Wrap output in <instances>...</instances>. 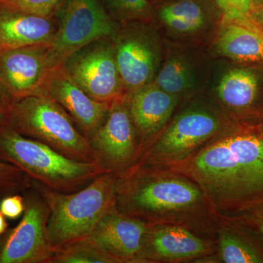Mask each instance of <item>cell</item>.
<instances>
[{"mask_svg": "<svg viewBox=\"0 0 263 263\" xmlns=\"http://www.w3.org/2000/svg\"><path fill=\"white\" fill-rule=\"evenodd\" d=\"M89 141L95 162L106 173L119 176L137 163L139 142L126 95L111 102L105 122Z\"/></svg>", "mask_w": 263, "mask_h": 263, "instance_id": "cell-13", "label": "cell"}, {"mask_svg": "<svg viewBox=\"0 0 263 263\" xmlns=\"http://www.w3.org/2000/svg\"><path fill=\"white\" fill-rule=\"evenodd\" d=\"M0 161L16 166L32 179L62 193L79 191L106 173L96 162L68 158L22 136L8 124L0 127Z\"/></svg>", "mask_w": 263, "mask_h": 263, "instance_id": "cell-4", "label": "cell"}, {"mask_svg": "<svg viewBox=\"0 0 263 263\" xmlns=\"http://www.w3.org/2000/svg\"><path fill=\"white\" fill-rule=\"evenodd\" d=\"M216 237L190 227L151 224L143 240L142 263L217 262Z\"/></svg>", "mask_w": 263, "mask_h": 263, "instance_id": "cell-14", "label": "cell"}, {"mask_svg": "<svg viewBox=\"0 0 263 263\" xmlns=\"http://www.w3.org/2000/svg\"><path fill=\"white\" fill-rule=\"evenodd\" d=\"M8 229V223L7 218L0 212V237L2 236Z\"/></svg>", "mask_w": 263, "mask_h": 263, "instance_id": "cell-32", "label": "cell"}, {"mask_svg": "<svg viewBox=\"0 0 263 263\" xmlns=\"http://www.w3.org/2000/svg\"><path fill=\"white\" fill-rule=\"evenodd\" d=\"M216 219L217 262H263V249L247 232L228 219Z\"/></svg>", "mask_w": 263, "mask_h": 263, "instance_id": "cell-22", "label": "cell"}, {"mask_svg": "<svg viewBox=\"0 0 263 263\" xmlns=\"http://www.w3.org/2000/svg\"><path fill=\"white\" fill-rule=\"evenodd\" d=\"M50 263H118L89 237L55 250Z\"/></svg>", "mask_w": 263, "mask_h": 263, "instance_id": "cell-23", "label": "cell"}, {"mask_svg": "<svg viewBox=\"0 0 263 263\" xmlns=\"http://www.w3.org/2000/svg\"><path fill=\"white\" fill-rule=\"evenodd\" d=\"M204 94L232 122L257 127L263 121V65L221 62L211 71Z\"/></svg>", "mask_w": 263, "mask_h": 263, "instance_id": "cell-7", "label": "cell"}, {"mask_svg": "<svg viewBox=\"0 0 263 263\" xmlns=\"http://www.w3.org/2000/svg\"><path fill=\"white\" fill-rule=\"evenodd\" d=\"M150 226L124 215L114 205L88 237L118 263H142L143 240Z\"/></svg>", "mask_w": 263, "mask_h": 263, "instance_id": "cell-18", "label": "cell"}, {"mask_svg": "<svg viewBox=\"0 0 263 263\" xmlns=\"http://www.w3.org/2000/svg\"><path fill=\"white\" fill-rule=\"evenodd\" d=\"M165 167L195 181L216 217L263 209V136L257 127L230 124L188 158Z\"/></svg>", "mask_w": 263, "mask_h": 263, "instance_id": "cell-1", "label": "cell"}, {"mask_svg": "<svg viewBox=\"0 0 263 263\" xmlns=\"http://www.w3.org/2000/svg\"><path fill=\"white\" fill-rule=\"evenodd\" d=\"M62 0H0V6L46 17H54Z\"/></svg>", "mask_w": 263, "mask_h": 263, "instance_id": "cell-26", "label": "cell"}, {"mask_svg": "<svg viewBox=\"0 0 263 263\" xmlns=\"http://www.w3.org/2000/svg\"><path fill=\"white\" fill-rule=\"evenodd\" d=\"M222 13L223 18L240 22H251L249 0H213Z\"/></svg>", "mask_w": 263, "mask_h": 263, "instance_id": "cell-28", "label": "cell"}, {"mask_svg": "<svg viewBox=\"0 0 263 263\" xmlns=\"http://www.w3.org/2000/svg\"><path fill=\"white\" fill-rule=\"evenodd\" d=\"M33 181L22 169L0 161V200L9 195L23 194L32 187Z\"/></svg>", "mask_w": 263, "mask_h": 263, "instance_id": "cell-25", "label": "cell"}, {"mask_svg": "<svg viewBox=\"0 0 263 263\" xmlns=\"http://www.w3.org/2000/svg\"><path fill=\"white\" fill-rule=\"evenodd\" d=\"M233 221L242 228L263 249V209L231 218H223Z\"/></svg>", "mask_w": 263, "mask_h": 263, "instance_id": "cell-27", "label": "cell"}, {"mask_svg": "<svg viewBox=\"0 0 263 263\" xmlns=\"http://www.w3.org/2000/svg\"><path fill=\"white\" fill-rule=\"evenodd\" d=\"M7 124L22 136L41 142L68 158L95 162L89 138L64 108L46 95L12 100Z\"/></svg>", "mask_w": 263, "mask_h": 263, "instance_id": "cell-6", "label": "cell"}, {"mask_svg": "<svg viewBox=\"0 0 263 263\" xmlns=\"http://www.w3.org/2000/svg\"><path fill=\"white\" fill-rule=\"evenodd\" d=\"M252 8L263 7V0H249Z\"/></svg>", "mask_w": 263, "mask_h": 263, "instance_id": "cell-33", "label": "cell"}, {"mask_svg": "<svg viewBox=\"0 0 263 263\" xmlns=\"http://www.w3.org/2000/svg\"><path fill=\"white\" fill-rule=\"evenodd\" d=\"M117 175L104 173L79 191L62 193L34 180L32 186L50 208L48 234L55 250L89 236L115 205Z\"/></svg>", "mask_w": 263, "mask_h": 263, "instance_id": "cell-5", "label": "cell"}, {"mask_svg": "<svg viewBox=\"0 0 263 263\" xmlns=\"http://www.w3.org/2000/svg\"><path fill=\"white\" fill-rule=\"evenodd\" d=\"M22 195L20 222L0 237V263H50L55 252L48 234L50 208L33 186Z\"/></svg>", "mask_w": 263, "mask_h": 263, "instance_id": "cell-10", "label": "cell"}, {"mask_svg": "<svg viewBox=\"0 0 263 263\" xmlns=\"http://www.w3.org/2000/svg\"><path fill=\"white\" fill-rule=\"evenodd\" d=\"M151 2H152V3H155L156 2L158 1V0H150Z\"/></svg>", "mask_w": 263, "mask_h": 263, "instance_id": "cell-35", "label": "cell"}, {"mask_svg": "<svg viewBox=\"0 0 263 263\" xmlns=\"http://www.w3.org/2000/svg\"><path fill=\"white\" fill-rule=\"evenodd\" d=\"M126 97L136 127L141 156L147 144L168 122L181 101L154 82Z\"/></svg>", "mask_w": 263, "mask_h": 263, "instance_id": "cell-19", "label": "cell"}, {"mask_svg": "<svg viewBox=\"0 0 263 263\" xmlns=\"http://www.w3.org/2000/svg\"><path fill=\"white\" fill-rule=\"evenodd\" d=\"M37 94L46 95L58 103L89 139L103 125L110 109V103L91 98L62 67L51 71Z\"/></svg>", "mask_w": 263, "mask_h": 263, "instance_id": "cell-17", "label": "cell"}, {"mask_svg": "<svg viewBox=\"0 0 263 263\" xmlns=\"http://www.w3.org/2000/svg\"><path fill=\"white\" fill-rule=\"evenodd\" d=\"M204 45L166 42L155 84L181 101L204 94L212 69Z\"/></svg>", "mask_w": 263, "mask_h": 263, "instance_id": "cell-15", "label": "cell"}, {"mask_svg": "<svg viewBox=\"0 0 263 263\" xmlns=\"http://www.w3.org/2000/svg\"><path fill=\"white\" fill-rule=\"evenodd\" d=\"M55 17L32 14L0 6V51L50 45L56 34Z\"/></svg>", "mask_w": 263, "mask_h": 263, "instance_id": "cell-21", "label": "cell"}, {"mask_svg": "<svg viewBox=\"0 0 263 263\" xmlns=\"http://www.w3.org/2000/svg\"><path fill=\"white\" fill-rule=\"evenodd\" d=\"M10 102L11 100L0 89V127L8 123Z\"/></svg>", "mask_w": 263, "mask_h": 263, "instance_id": "cell-30", "label": "cell"}, {"mask_svg": "<svg viewBox=\"0 0 263 263\" xmlns=\"http://www.w3.org/2000/svg\"><path fill=\"white\" fill-rule=\"evenodd\" d=\"M208 48L215 58L240 65H263V33L252 22L222 17Z\"/></svg>", "mask_w": 263, "mask_h": 263, "instance_id": "cell-20", "label": "cell"}, {"mask_svg": "<svg viewBox=\"0 0 263 263\" xmlns=\"http://www.w3.org/2000/svg\"><path fill=\"white\" fill-rule=\"evenodd\" d=\"M111 40L126 95L155 81L166 41L153 21L119 24Z\"/></svg>", "mask_w": 263, "mask_h": 263, "instance_id": "cell-8", "label": "cell"}, {"mask_svg": "<svg viewBox=\"0 0 263 263\" xmlns=\"http://www.w3.org/2000/svg\"><path fill=\"white\" fill-rule=\"evenodd\" d=\"M54 17L57 30L49 48L53 69L90 43L111 38L119 26L100 0H62Z\"/></svg>", "mask_w": 263, "mask_h": 263, "instance_id": "cell-9", "label": "cell"}, {"mask_svg": "<svg viewBox=\"0 0 263 263\" xmlns=\"http://www.w3.org/2000/svg\"><path fill=\"white\" fill-rule=\"evenodd\" d=\"M25 210V200L22 194H15L0 200V212L7 219H18Z\"/></svg>", "mask_w": 263, "mask_h": 263, "instance_id": "cell-29", "label": "cell"}, {"mask_svg": "<svg viewBox=\"0 0 263 263\" xmlns=\"http://www.w3.org/2000/svg\"><path fill=\"white\" fill-rule=\"evenodd\" d=\"M50 45L0 51V89L10 100L36 95L52 70Z\"/></svg>", "mask_w": 263, "mask_h": 263, "instance_id": "cell-16", "label": "cell"}, {"mask_svg": "<svg viewBox=\"0 0 263 263\" xmlns=\"http://www.w3.org/2000/svg\"><path fill=\"white\" fill-rule=\"evenodd\" d=\"M91 98L111 103L125 95L111 38L90 43L69 57L62 66Z\"/></svg>", "mask_w": 263, "mask_h": 263, "instance_id": "cell-12", "label": "cell"}, {"mask_svg": "<svg viewBox=\"0 0 263 263\" xmlns=\"http://www.w3.org/2000/svg\"><path fill=\"white\" fill-rule=\"evenodd\" d=\"M153 22L166 42L209 45L222 13L213 0H158Z\"/></svg>", "mask_w": 263, "mask_h": 263, "instance_id": "cell-11", "label": "cell"}, {"mask_svg": "<svg viewBox=\"0 0 263 263\" xmlns=\"http://www.w3.org/2000/svg\"><path fill=\"white\" fill-rule=\"evenodd\" d=\"M119 24L153 21L154 5L150 0H100Z\"/></svg>", "mask_w": 263, "mask_h": 263, "instance_id": "cell-24", "label": "cell"}, {"mask_svg": "<svg viewBox=\"0 0 263 263\" xmlns=\"http://www.w3.org/2000/svg\"><path fill=\"white\" fill-rule=\"evenodd\" d=\"M257 128H258V129L259 132H260L261 134L263 136V121L262 122H261V124H259V125L257 126Z\"/></svg>", "mask_w": 263, "mask_h": 263, "instance_id": "cell-34", "label": "cell"}, {"mask_svg": "<svg viewBox=\"0 0 263 263\" xmlns=\"http://www.w3.org/2000/svg\"><path fill=\"white\" fill-rule=\"evenodd\" d=\"M115 206L149 224H181L216 237L217 219L201 189L165 166L136 164L118 176Z\"/></svg>", "mask_w": 263, "mask_h": 263, "instance_id": "cell-2", "label": "cell"}, {"mask_svg": "<svg viewBox=\"0 0 263 263\" xmlns=\"http://www.w3.org/2000/svg\"><path fill=\"white\" fill-rule=\"evenodd\" d=\"M249 19L263 33V7L252 8L249 13Z\"/></svg>", "mask_w": 263, "mask_h": 263, "instance_id": "cell-31", "label": "cell"}, {"mask_svg": "<svg viewBox=\"0 0 263 263\" xmlns=\"http://www.w3.org/2000/svg\"><path fill=\"white\" fill-rule=\"evenodd\" d=\"M232 124L234 123L205 94L183 100L162 130L145 147L136 164L177 163Z\"/></svg>", "mask_w": 263, "mask_h": 263, "instance_id": "cell-3", "label": "cell"}]
</instances>
